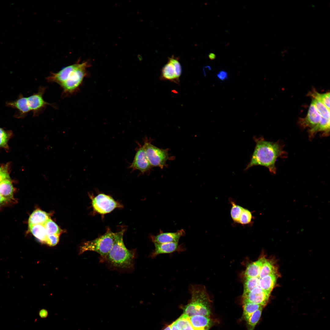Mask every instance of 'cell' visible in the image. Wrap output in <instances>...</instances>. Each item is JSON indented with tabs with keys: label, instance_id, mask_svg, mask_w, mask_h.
<instances>
[{
	"label": "cell",
	"instance_id": "obj_25",
	"mask_svg": "<svg viewBox=\"0 0 330 330\" xmlns=\"http://www.w3.org/2000/svg\"><path fill=\"white\" fill-rule=\"evenodd\" d=\"M308 95L313 99L319 101L330 109V93L320 94L315 90H313L308 93Z\"/></svg>",
	"mask_w": 330,
	"mask_h": 330
},
{
	"label": "cell",
	"instance_id": "obj_22",
	"mask_svg": "<svg viewBox=\"0 0 330 330\" xmlns=\"http://www.w3.org/2000/svg\"><path fill=\"white\" fill-rule=\"evenodd\" d=\"M243 313V317L246 321L251 316L256 310L261 308L265 306L259 304L248 302H242Z\"/></svg>",
	"mask_w": 330,
	"mask_h": 330
},
{
	"label": "cell",
	"instance_id": "obj_36",
	"mask_svg": "<svg viewBox=\"0 0 330 330\" xmlns=\"http://www.w3.org/2000/svg\"><path fill=\"white\" fill-rule=\"evenodd\" d=\"M217 77L218 79L221 80H224L228 78L227 73L225 71L222 70L220 71L217 74Z\"/></svg>",
	"mask_w": 330,
	"mask_h": 330
},
{
	"label": "cell",
	"instance_id": "obj_21",
	"mask_svg": "<svg viewBox=\"0 0 330 330\" xmlns=\"http://www.w3.org/2000/svg\"><path fill=\"white\" fill-rule=\"evenodd\" d=\"M8 105L16 108L23 115L31 111L28 104L27 97L23 96L15 101L9 103Z\"/></svg>",
	"mask_w": 330,
	"mask_h": 330
},
{
	"label": "cell",
	"instance_id": "obj_19",
	"mask_svg": "<svg viewBox=\"0 0 330 330\" xmlns=\"http://www.w3.org/2000/svg\"><path fill=\"white\" fill-rule=\"evenodd\" d=\"M161 78L162 80L170 81L176 83H178L179 81L176 77L173 65L169 61L161 69Z\"/></svg>",
	"mask_w": 330,
	"mask_h": 330
},
{
	"label": "cell",
	"instance_id": "obj_24",
	"mask_svg": "<svg viewBox=\"0 0 330 330\" xmlns=\"http://www.w3.org/2000/svg\"><path fill=\"white\" fill-rule=\"evenodd\" d=\"M179 330H194L190 321L189 317L183 314L175 321Z\"/></svg>",
	"mask_w": 330,
	"mask_h": 330
},
{
	"label": "cell",
	"instance_id": "obj_20",
	"mask_svg": "<svg viewBox=\"0 0 330 330\" xmlns=\"http://www.w3.org/2000/svg\"><path fill=\"white\" fill-rule=\"evenodd\" d=\"M29 230L32 235L42 242L46 243L47 234L44 226L42 224H37L28 226Z\"/></svg>",
	"mask_w": 330,
	"mask_h": 330
},
{
	"label": "cell",
	"instance_id": "obj_9",
	"mask_svg": "<svg viewBox=\"0 0 330 330\" xmlns=\"http://www.w3.org/2000/svg\"><path fill=\"white\" fill-rule=\"evenodd\" d=\"M138 144L134 159L129 168L131 171L138 170L142 174H144L149 171L152 167L147 158L143 145L139 143Z\"/></svg>",
	"mask_w": 330,
	"mask_h": 330
},
{
	"label": "cell",
	"instance_id": "obj_8",
	"mask_svg": "<svg viewBox=\"0 0 330 330\" xmlns=\"http://www.w3.org/2000/svg\"><path fill=\"white\" fill-rule=\"evenodd\" d=\"M46 89V87L41 86L37 93L27 97L28 106L34 116H38L41 113L47 105H50L56 109L57 108L54 104L49 103L44 100L43 96Z\"/></svg>",
	"mask_w": 330,
	"mask_h": 330
},
{
	"label": "cell",
	"instance_id": "obj_30",
	"mask_svg": "<svg viewBox=\"0 0 330 330\" xmlns=\"http://www.w3.org/2000/svg\"><path fill=\"white\" fill-rule=\"evenodd\" d=\"M254 219L252 212L248 209L244 208L238 223L242 225H251Z\"/></svg>",
	"mask_w": 330,
	"mask_h": 330
},
{
	"label": "cell",
	"instance_id": "obj_1",
	"mask_svg": "<svg viewBox=\"0 0 330 330\" xmlns=\"http://www.w3.org/2000/svg\"><path fill=\"white\" fill-rule=\"evenodd\" d=\"M90 66L88 61L80 63L78 61L58 72L51 73L46 79L49 82L59 84L63 89V95H71L78 90L87 75V69Z\"/></svg>",
	"mask_w": 330,
	"mask_h": 330
},
{
	"label": "cell",
	"instance_id": "obj_14",
	"mask_svg": "<svg viewBox=\"0 0 330 330\" xmlns=\"http://www.w3.org/2000/svg\"><path fill=\"white\" fill-rule=\"evenodd\" d=\"M14 189L10 178L0 182V207L13 199Z\"/></svg>",
	"mask_w": 330,
	"mask_h": 330
},
{
	"label": "cell",
	"instance_id": "obj_23",
	"mask_svg": "<svg viewBox=\"0 0 330 330\" xmlns=\"http://www.w3.org/2000/svg\"><path fill=\"white\" fill-rule=\"evenodd\" d=\"M277 269L273 262L266 259L262 266L259 276L260 278L271 274H277Z\"/></svg>",
	"mask_w": 330,
	"mask_h": 330
},
{
	"label": "cell",
	"instance_id": "obj_15",
	"mask_svg": "<svg viewBox=\"0 0 330 330\" xmlns=\"http://www.w3.org/2000/svg\"><path fill=\"white\" fill-rule=\"evenodd\" d=\"M189 319L194 330H209L213 323L210 316L196 315L189 317Z\"/></svg>",
	"mask_w": 330,
	"mask_h": 330
},
{
	"label": "cell",
	"instance_id": "obj_11",
	"mask_svg": "<svg viewBox=\"0 0 330 330\" xmlns=\"http://www.w3.org/2000/svg\"><path fill=\"white\" fill-rule=\"evenodd\" d=\"M321 117L315 105L311 102L306 116L304 118H300L298 123L303 128H307L308 130H311L318 124Z\"/></svg>",
	"mask_w": 330,
	"mask_h": 330
},
{
	"label": "cell",
	"instance_id": "obj_17",
	"mask_svg": "<svg viewBox=\"0 0 330 330\" xmlns=\"http://www.w3.org/2000/svg\"><path fill=\"white\" fill-rule=\"evenodd\" d=\"M49 218V215L47 213L39 209L35 210L29 217L28 226L37 224L43 225Z\"/></svg>",
	"mask_w": 330,
	"mask_h": 330
},
{
	"label": "cell",
	"instance_id": "obj_16",
	"mask_svg": "<svg viewBox=\"0 0 330 330\" xmlns=\"http://www.w3.org/2000/svg\"><path fill=\"white\" fill-rule=\"evenodd\" d=\"M266 258L261 257L256 261L249 264L244 273L245 277H259L262 265Z\"/></svg>",
	"mask_w": 330,
	"mask_h": 330
},
{
	"label": "cell",
	"instance_id": "obj_12",
	"mask_svg": "<svg viewBox=\"0 0 330 330\" xmlns=\"http://www.w3.org/2000/svg\"><path fill=\"white\" fill-rule=\"evenodd\" d=\"M154 244L155 249L149 255L150 257L152 258L160 254L170 253L175 252H180L185 250L183 244H179L178 243H154Z\"/></svg>",
	"mask_w": 330,
	"mask_h": 330
},
{
	"label": "cell",
	"instance_id": "obj_18",
	"mask_svg": "<svg viewBox=\"0 0 330 330\" xmlns=\"http://www.w3.org/2000/svg\"><path fill=\"white\" fill-rule=\"evenodd\" d=\"M277 274H272L266 276L259 280V287L263 291L270 294L276 282Z\"/></svg>",
	"mask_w": 330,
	"mask_h": 330
},
{
	"label": "cell",
	"instance_id": "obj_27",
	"mask_svg": "<svg viewBox=\"0 0 330 330\" xmlns=\"http://www.w3.org/2000/svg\"><path fill=\"white\" fill-rule=\"evenodd\" d=\"M263 308H261L255 311L246 321L248 330H254L260 318Z\"/></svg>",
	"mask_w": 330,
	"mask_h": 330
},
{
	"label": "cell",
	"instance_id": "obj_28",
	"mask_svg": "<svg viewBox=\"0 0 330 330\" xmlns=\"http://www.w3.org/2000/svg\"><path fill=\"white\" fill-rule=\"evenodd\" d=\"M260 279L259 277H245L243 293L250 292L256 288L259 287Z\"/></svg>",
	"mask_w": 330,
	"mask_h": 330
},
{
	"label": "cell",
	"instance_id": "obj_37",
	"mask_svg": "<svg viewBox=\"0 0 330 330\" xmlns=\"http://www.w3.org/2000/svg\"><path fill=\"white\" fill-rule=\"evenodd\" d=\"M47 314V313L46 310H41L39 313L40 316L42 317H46Z\"/></svg>",
	"mask_w": 330,
	"mask_h": 330
},
{
	"label": "cell",
	"instance_id": "obj_6",
	"mask_svg": "<svg viewBox=\"0 0 330 330\" xmlns=\"http://www.w3.org/2000/svg\"><path fill=\"white\" fill-rule=\"evenodd\" d=\"M147 158L152 167H158L163 169L166 166L169 159L168 149L159 148L151 143L147 138L144 140L143 145Z\"/></svg>",
	"mask_w": 330,
	"mask_h": 330
},
{
	"label": "cell",
	"instance_id": "obj_35",
	"mask_svg": "<svg viewBox=\"0 0 330 330\" xmlns=\"http://www.w3.org/2000/svg\"><path fill=\"white\" fill-rule=\"evenodd\" d=\"M10 178L7 169L5 167H0V182Z\"/></svg>",
	"mask_w": 330,
	"mask_h": 330
},
{
	"label": "cell",
	"instance_id": "obj_39",
	"mask_svg": "<svg viewBox=\"0 0 330 330\" xmlns=\"http://www.w3.org/2000/svg\"><path fill=\"white\" fill-rule=\"evenodd\" d=\"M208 57L210 60H213L215 58L216 55L214 53H211L209 54Z\"/></svg>",
	"mask_w": 330,
	"mask_h": 330
},
{
	"label": "cell",
	"instance_id": "obj_33",
	"mask_svg": "<svg viewBox=\"0 0 330 330\" xmlns=\"http://www.w3.org/2000/svg\"><path fill=\"white\" fill-rule=\"evenodd\" d=\"M59 240V235H47L46 243L50 246H54L57 244Z\"/></svg>",
	"mask_w": 330,
	"mask_h": 330
},
{
	"label": "cell",
	"instance_id": "obj_29",
	"mask_svg": "<svg viewBox=\"0 0 330 330\" xmlns=\"http://www.w3.org/2000/svg\"><path fill=\"white\" fill-rule=\"evenodd\" d=\"M312 102L315 105L321 117L330 119V109H328L323 103L316 99L313 98Z\"/></svg>",
	"mask_w": 330,
	"mask_h": 330
},
{
	"label": "cell",
	"instance_id": "obj_5",
	"mask_svg": "<svg viewBox=\"0 0 330 330\" xmlns=\"http://www.w3.org/2000/svg\"><path fill=\"white\" fill-rule=\"evenodd\" d=\"M114 238L115 233L108 228L103 235L84 243L81 248L80 252L86 251L96 252L100 255V261L103 262L113 245Z\"/></svg>",
	"mask_w": 330,
	"mask_h": 330
},
{
	"label": "cell",
	"instance_id": "obj_31",
	"mask_svg": "<svg viewBox=\"0 0 330 330\" xmlns=\"http://www.w3.org/2000/svg\"><path fill=\"white\" fill-rule=\"evenodd\" d=\"M43 225L46 229L47 235H59L61 232V230L58 226L50 218L48 219Z\"/></svg>",
	"mask_w": 330,
	"mask_h": 330
},
{
	"label": "cell",
	"instance_id": "obj_40",
	"mask_svg": "<svg viewBox=\"0 0 330 330\" xmlns=\"http://www.w3.org/2000/svg\"><path fill=\"white\" fill-rule=\"evenodd\" d=\"M170 328H171V327H170V325H168L167 327H166L163 330H170Z\"/></svg>",
	"mask_w": 330,
	"mask_h": 330
},
{
	"label": "cell",
	"instance_id": "obj_34",
	"mask_svg": "<svg viewBox=\"0 0 330 330\" xmlns=\"http://www.w3.org/2000/svg\"><path fill=\"white\" fill-rule=\"evenodd\" d=\"M8 139V136L7 133L0 128V147H6Z\"/></svg>",
	"mask_w": 330,
	"mask_h": 330
},
{
	"label": "cell",
	"instance_id": "obj_38",
	"mask_svg": "<svg viewBox=\"0 0 330 330\" xmlns=\"http://www.w3.org/2000/svg\"><path fill=\"white\" fill-rule=\"evenodd\" d=\"M170 330H179L177 328L175 321L170 324Z\"/></svg>",
	"mask_w": 330,
	"mask_h": 330
},
{
	"label": "cell",
	"instance_id": "obj_3",
	"mask_svg": "<svg viewBox=\"0 0 330 330\" xmlns=\"http://www.w3.org/2000/svg\"><path fill=\"white\" fill-rule=\"evenodd\" d=\"M125 229L115 233L113 245L104 259L115 268L123 270L132 269L135 257L134 250H130L126 247L123 240Z\"/></svg>",
	"mask_w": 330,
	"mask_h": 330
},
{
	"label": "cell",
	"instance_id": "obj_32",
	"mask_svg": "<svg viewBox=\"0 0 330 330\" xmlns=\"http://www.w3.org/2000/svg\"><path fill=\"white\" fill-rule=\"evenodd\" d=\"M168 61L173 65L177 79L179 80V78L182 73V68L181 64L178 61V59L172 56L168 58Z\"/></svg>",
	"mask_w": 330,
	"mask_h": 330
},
{
	"label": "cell",
	"instance_id": "obj_10",
	"mask_svg": "<svg viewBox=\"0 0 330 330\" xmlns=\"http://www.w3.org/2000/svg\"><path fill=\"white\" fill-rule=\"evenodd\" d=\"M270 295L259 287H257L250 292L243 293L242 302H250L265 306L269 301Z\"/></svg>",
	"mask_w": 330,
	"mask_h": 330
},
{
	"label": "cell",
	"instance_id": "obj_2",
	"mask_svg": "<svg viewBox=\"0 0 330 330\" xmlns=\"http://www.w3.org/2000/svg\"><path fill=\"white\" fill-rule=\"evenodd\" d=\"M255 141L256 144L254 151L246 169L260 165L267 168L272 173L276 174L277 159L279 157H286L287 155L283 150V145L279 142L268 141L262 138L255 139Z\"/></svg>",
	"mask_w": 330,
	"mask_h": 330
},
{
	"label": "cell",
	"instance_id": "obj_26",
	"mask_svg": "<svg viewBox=\"0 0 330 330\" xmlns=\"http://www.w3.org/2000/svg\"><path fill=\"white\" fill-rule=\"evenodd\" d=\"M229 201L232 205L230 211L231 217L235 223H238L244 208L237 204L234 201L230 198H229Z\"/></svg>",
	"mask_w": 330,
	"mask_h": 330
},
{
	"label": "cell",
	"instance_id": "obj_7",
	"mask_svg": "<svg viewBox=\"0 0 330 330\" xmlns=\"http://www.w3.org/2000/svg\"><path fill=\"white\" fill-rule=\"evenodd\" d=\"M92 204L94 210L101 214L110 213L116 208H122L123 205L111 196L103 193L94 197Z\"/></svg>",
	"mask_w": 330,
	"mask_h": 330
},
{
	"label": "cell",
	"instance_id": "obj_13",
	"mask_svg": "<svg viewBox=\"0 0 330 330\" xmlns=\"http://www.w3.org/2000/svg\"><path fill=\"white\" fill-rule=\"evenodd\" d=\"M185 234L183 229L178 230L175 232H163L160 230L156 235H151V239L154 243L161 244L170 242L178 243L181 237Z\"/></svg>",
	"mask_w": 330,
	"mask_h": 330
},
{
	"label": "cell",
	"instance_id": "obj_4",
	"mask_svg": "<svg viewBox=\"0 0 330 330\" xmlns=\"http://www.w3.org/2000/svg\"><path fill=\"white\" fill-rule=\"evenodd\" d=\"M191 298L188 303L183 306V314L189 317L200 315L210 316L211 302L205 288L193 284L189 288Z\"/></svg>",
	"mask_w": 330,
	"mask_h": 330
}]
</instances>
